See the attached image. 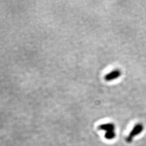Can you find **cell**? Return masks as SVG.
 Listing matches in <instances>:
<instances>
[{"label":"cell","instance_id":"6da1fadb","mask_svg":"<svg viewBox=\"0 0 146 146\" xmlns=\"http://www.w3.org/2000/svg\"><path fill=\"white\" fill-rule=\"evenodd\" d=\"M144 130V126L142 124H137L136 125H135L133 127V129L131 130L130 131V134L129 135L127 138H126V142L128 143H130L132 142L133 138L137 135H139L141 132H142Z\"/></svg>","mask_w":146,"mask_h":146},{"label":"cell","instance_id":"7a4b0ae2","mask_svg":"<svg viewBox=\"0 0 146 146\" xmlns=\"http://www.w3.org/2000/svg\"><path fill=\"white\" fill-rule=\"evenodd\" d=\"M121 76V72L119 70H113L105 76L104 79L106 81L110 82L118 79Z\"/></svg>","mask_w":146,"mask_h":146},{"label":"cell","instance_id":"3957f363","mask_svg":"<svg viewBox=\"0 0 146 146\" xmlns=\"http://www.w3.org/2000/svg\"><path fill=\"white\" fill-rule=\"evenodd\" d=\"M98 129L100 130H104L106 132L115 131V125L113 123H108V124H104L99 125Z\"/></svg>","mask_w":146,"mask_h":146},{"label":"cell","instance_id":"277c9868","mask_svg":"<svg viewBox=\"0 0 146 146\" xmlns=\"http://www.w3.org/2000/svg\"><path fill=\"white\" fill-rule=\"evenodd\" d=\"M115 136H116V133L115 131H107V132H106V133H105V138L108 140L114 139L115 138Z\"/></svg>","mask_w":146,"mask_h":146}]
</instances>
